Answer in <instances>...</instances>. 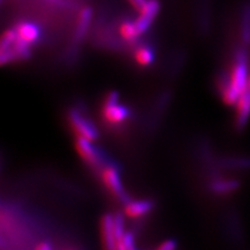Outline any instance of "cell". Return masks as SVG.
<instances>
[{"label": "cell", "mask_w": 250, "mask_h": 250, "mask_svg": "<svg viewBox=\"0 0 250 250\" xmlns=\"http://www.w3.org/2000/svg\"><path fill=\"white\" fill-rule=\"evenodd\" d=\"M248 56L244 48L237 51L229 72L219 83L222 100L228 105H234L240 96L245 92L249 80Z\"/></svg>", "instance_id": "obj_1"}, {"label": "cell", "mask_w": 250, "mask_h": 250, "mask_svg": "<svg viewBox=\"0 0 250 250\" xmlns=\"http://www.w3.org/2000/svg\"><path fill=\"white\" fill-rule=\"evenodd\" d=\"M129 115V109L119 103L118 93H108L101 109L104 121L111 126H119L128 119Z\"/></svg>", "instance_id": "obj_2"}, {"label": "cell", "mask_w": 250, "mask_h": 250, "mask_svg": "<svg viewBox=\"0 0 250 250\" xmlns=\"http://www.w3.org/2000/svg\"><path fill=\"white\" fill-rule=\"evenodd\" d=\"M68 121L76 137L84 138L92 141V142L97 140V128L94 126V124L88 118H85L82 113L78 112L77 109H72V111L69 112Z\"/></svg>", "instance_id": "obj_3"}, {"label": "cell", "mask_w": 250, "mask_h": 250, "mask_svg": "<svg viewBox=\"0 0 250 250\" xmlns=\"http://www.w3.org/2000/svg\"><path fill=\"white\" fill-rule=\"evenodd\" d=\"M161 4L159 0H146L144 5L138 11L139 16L135 21L139 35H143L149 29L156 16L159 15Z\"/></svg>", "instance_id": "obj_4"}, {"label": "cell", "mask_w": 250, "mask_h": 250, "mask_svg": "<svg viewBox=\"0 0 250 250\" xmlns=\"http://www.w3.org/2000/svg\"><path fill=\"white\" fill-rule=\"evenodd\" d=\"M101 181L105 186L106 189L111 192L114 196L120 200H126L119 172L113 166H103L101 167Z\"/></svg>", "instance_id": "obj_5"}, {"label": "cell", "mask_w": 250, "mask_h": 250, "mask_svg": "<svg viewBox=\"0 0 250 250\" xmlns=\"http://www.w3.org/2000/svg\"><path fill=\"white\" fill-rule=\"evenodd\" d=\"M75 146L78 154L81 158L89 164L92 167H103V161H101V156L97 148L92 144V141L87 140L84 138L76 137Z\"/></svg>", "instance_id": "obj_6"}, {"label": "cell", "mask_w": 250, "mask_h": 250, "mask_svg": "<svg viewBox=\"0 0 250 250\" xmlns=\"http://www.w3.org/2000/svg\"><path fill=\"white\" fill-rule=\"evenodd\" d=\"M15 29L17 31V35L20 40L30 47L40 40L41 29L33 22H18L15 26Z\"/></svg>", "instance_id": "obj_7"}, {"label": "cell", "mask_w": 250, "mask_h": 250, "mask_svg": "<svg viewBox=\"0 0 250 250\" xmlns=\"http://www.w3.org/2000/svg\"><path fill=\"white\" fill-rule=\"evenodd\" d=\"M101 240L104 250H115L117 237L115 232L114 216L111 214L104 215L101 219Z\"/></svg>", "instance_id": "obj_8"}, {"label": "cell", "mask_w": 250, "mask_h": 250, "mask_svg": "<svg viewBox=\"0 0 250 250\" xmlns=\"http://www.w3.org/2000/svg\"><path fill=\"white\" fill-rule=\"evenodd\" d=\"M234 105H236L234 123L239 129H242L246 126L250 118V89L247 88L245 90Z\"/></svg>", "instance_id": "obj_9"}, {"label": "cell", "mask_w": 250, "mask_h": 250, "mask_svg": "<svg viewBox=\"0 0 250 250\" xmlns=\"http://www.w3.org/2000/svg\"><path fill=\"white\" fill-rule=\"evenodd\" d=\"M92 16L93 11L90 6H84L81 10L76 20V26L73 37L74 43H81L84 39L91 24Z\"/></svg>", "instance_id": "obj_10"}, {"label": "cell", "mask_w": 250, "mask_h": 250, "mask_svg": "<svg viewBox=\"0 0 250 250\" xmlns=\"http://www.w3.org/2000/svg\"><path fill=\"white\" fill-rule=\"evenodd\" d=\"M152 202L149 200L127 201L124 213L129 218H140L147 215L152 209Z\"/></svg>", "instance_id": "obj_11"}, {"label": "cell", "mask_w": 250, "mask_h": 250, "mask_svg": "<svg viewBox=\"0 0 250 250\" xmlns=\"http://www.w3.org/2000/svg\"><path fill=\"white\" fill-rule=\"evenodd\" d=\"M154 51L151 47L148 45L139 46L134 54L135 62L141 67L150 66L154 61Z\"/></svg>", "instance_id": "obj_12"}, {"label": "cell", "mask_w": 250, "mask_h": 250, "mask_svg": "<svg viewBox=\"0 0 250 250\" xmlns=\"http://www.w3.org/2000/svg\"><path fill=\"white\" fill-rule=\"evenodd\" d=\"M119 33L123 40L127 43H134L140 36L135 21H131L128 19L123 20L120 23Z\"/></svg>", "instance_id": "obj_13"}, {"label": "cell", "mask_w": 250, "mask_h": 250, "mask_svg": "<svg viewBox=\"0 0 250 250\" xmlns=\"http://www.w3.org/2000/svg\"><path fill=\"white\" fill-rule=\"evenodd\" d=\"M239 183L233 179H218L212 184V190L218 194H226L237 190Z\"/></svg>", "instance_id": "obj_14"}, {"label": "cell", "mask_w": 250, "mask_h": 250, "mask_svg": "<svg viewBox=\"0 0 250 250\" xmlns=\"http://www.w3.org/2000/svg\"><path fill=\"white\" fill-rule=\"evenodd\" d=\"M123 241L125 243V246H126L127 250H138L135 244V238H134V234L131 232H125L124 236H123Z\"/></svg>", "instance_id": "obj_15"}, {"label": "cell", "mask_w": 250, "mask_h": 250, "mask_svg": "<svg viewBox=\"0 0 250 250\" xmlns=\"http://www.w3.org/2000/svg\"><path fill=\"white\" fill-rule=\"evenodd\" d=\"M176 249V242L174 240H167L156 248L155 250H175Z\"/></svg>", "instance_id": "obj_16"}, {"label": "cell", "mask_w": 250, "mask_h": 250, "mask_svg": "<svg viewBox=\"0 0 250 250\" xmlns=\"http://www.w3.org/2000/svg\"><path fill=\"white\" fill-rule=\"evenodd\" d=\"M127 2L134 7L135 10L139 11L141 7L144 5V3L146 2V0H127Z\"/></svg>", "instance_id": "obj_17"}, {"label": "cell", "mask_w": 250, "mask_h": 250, "mask_svg": "<svg viewBox=\"0 0 250 250\" xmlns=\"http://www.w3.org/2000/svg\"><path fill=\"white\" fill-rule=\"evenodd\" d=\"M35 250H52V247L48 242H41V243L36 247Z\"/></svg>", "instance_id": "obj_18"}, {"label": "cell", "mask_w": 250, "mask_h": 250, "mask_svg": "<svg viewBox=\"0 0 250 250\" xmlns=\"http://www.w3.org/2000/svg\"><path fill=\"white\" fill-rule=\"evenodd\" d=\"M247 88H248V89H250V75H249V80H248V85H247Z\"/></svg>", "instance_id": "obj_19"}]
</instances>
